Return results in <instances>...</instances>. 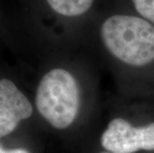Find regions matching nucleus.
I'll return each instance as SVG.
<instances>
[{"label": "nucleus", "instance_id": "8", "mask_svg": "<svg viewBox=\"0 0 154 153\" xmlns=\"http://www.w3.org/2000/svg\"><path fill=\"white\" fill-rule=\"evenodd\" d=\"M100 153H111V152H109V151H106V152H100Z\"/></svg>", "mask_w": 154, "mask_h": 153}, {"label": "nucleus", "instance_id": "1", "mask_svg": "<svg viewBox=\"0 0 154 153\" xmlns=\"http://www.w3.org/2000/svg\"><path fill=\"white\" fill-rule=\"evenodd\" d=\"M100 37L107 51L129 66L143 67L154 61V25L142 17L110 16L101 25Z\"/></svg>", "mask_w": 154, "mask_h": 153}, {"label": "nucleus", "instance_id": "2", "mask_svg": "<svg viewBox=\"0 0 154 153\" xmlns=\"http://www.w3.org/2000/svg\"><path fill=\"white\" fill-rule=\"evenodd\" d=\"M80 102V87L69 71L53 69L39 83L36 106L40 115L55 128H67L75 121Z\"/></svg>", "mask_w": 154, "mask_h": 153}, {"label": "nucleus", "instance_id": "3", "mask_svg": "<svg viewBox=\"0 0 154 153\" xmlns=\"http://www.w3.org/2000/svg\"><path fill=\"white\" fill-rule=\"evenodd\" d=\"M100 143L111 153L154 150V122L136 127L123 118H114L101 134Z\"/></svg>", "mask_w": 154, "mask_h": 153}, {"label": "nucleus", "instance_id": "5", "mask_svg": "<svg viewBox=\"0 0 154 153\" xmlns=\"http://www.w3.org/2000/svg\"><path fill=\"white\" fill-rule=\"evenodd\" d=\"M47 2L58 14L67 17H76L90 10L94 0H47Z\"/></svg>", "mask_w": 154, "mask_h": 153}, {"label": "nucleus", "instance_id": "7", "mask_svg": "<svg viewBox=\"0 0 154 153\" xmlns=\"http://www.w3.org/2000/svg\"><path fill=\"white\" fill-rule=\"evenodd\" d=\"M0 153H29L27 150L25 149H21V148H17V149H10V150H6L0 145Z\"/></svg>", "mask_w": 154, "mask_h": 153}, {"label": "nucleus", "instance_id": "6", "mask_svg": "<svg viewBox=\"0 0 154 153\" xmlns=\"http://www.w3.org/2000/svg\"><path fill=\"white\" fill-rule=\"evenodd\" d=\"M132 3L142 18L154 24V0H132Z\"/></svg>", "mask_w": 154, "mask_h": 153}, {"label": "nucleus", "instance_id": "4", "mask_svg": "<svg viewBox=\"0 0 154 153\" xmlns=\"http://www.w3.org/2000/svg\"><path fill=\"white\" fill-rule=\"evenodd\" d=\"M32 112L31 103L15 84L8 79L0 80V138L14 131Z\"/></svg>", "mask_w": 154, "mask_h": 153}]
</instances>
